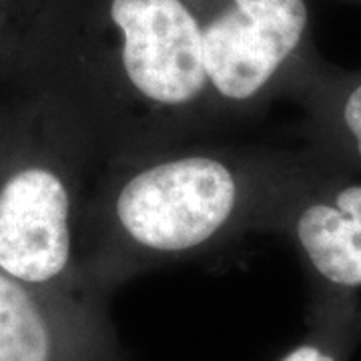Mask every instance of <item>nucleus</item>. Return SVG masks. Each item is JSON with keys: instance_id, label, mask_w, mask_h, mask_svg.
I'll use <instances>...</instances> for the list:
<instances>
[{"instance_id": "1", "label": "nucleus", "mask_w": 361, "mask_h": 361, "mask_svg": "<svg viewBox=\"0 0 361 361\" xmlns=\"http://www.w3.org/2000/svg\"><path fill=\"white\" fill-rule=\"evenodd\" d=\"M317 163L311 149L201 142L106 161L78 223L82 277L109 287L245 233H277Z\"/></svg>"}, {"instance_id": "2", "label": "nucleus", "mask_w": 361, "mask_h": 361, "mask_svg": "<svg viewBox=\"0 0 361 361\" xmlns=\"http://www.w3.org/2000/svg\"><path fill=\"white\" fill-rule=\"evenodd\" d=\"M51 39L106 161L219 129L203 37L187 0H68Z\"/></svg>"}, {"instance_id": "3", "label": "nucleus", "mask_w": 361, "mask_h": 361, "mask_svg": "<svg viewBox=\"0 0 361 361\" xmlns=\"http://www.w3.org/2000/svg\"><path fill=\"white\" fill-rule=\"evenodd\" d=\"M8 153L0 163V271L30 287H63L82 277V177L94 161L104 163L101 145L77 104L51 142Z\"/></svg>"}, {"instance_id": "4", "label": "nucleus", "mask_w": 361, "mask_h": 361, "mask_svg": "<svg viewBox=\"0 0 361 361\" xmlns=\"http://www.w3.org/2000/svg\"><path fill=\"white\" fill-rule=\"evenodd\" d=\"M203 37L217 127L253 118L303 89L325 63L307 0H187Z\"/></svg>"}, {"instance_id": "5", "label": "nucleus", "mask_w": 361, "mask_h": 361, "mask_svg": "<svg viewBox=\"0 0 361 361\" xmlns=\"http://www.w3.org/2000/svg\"><path fill=\"white\" fill-rule=\"evenodd\" d=\"M319 163L291 199L277 233L287 235L325 283L361 287V180Z\"/></svg>"}, {"instance_id": "6", "label": "nucleus", "mask_w": 361, "mask_h": 361, "mask_svg": "<svg viewBox=\"0 0 361 361\" xmlns=\"http://www.w3.org/2000/svg\"><path fill=\"white\" fill-rule=\"evenodd\" d=\"M295 99L305 109L311 151L336 167L361 173V73L323 66Z\"/></svg>"}, {"instance_id": "7", "label": "nucleus", "mask_w": 361, "mask_h": 361, "mask_svg": "<svg viewBox=\"0 0 361 361\" xmlns=\"http://www.w3.org/2000/svg\"><path fill=\"white\" fill-rule=\"evenodd\" d=\"M37 291L0 271V361L61 357V331Z\"/></svg>"}, {"instance_id": "8", "label": "nucleus", "mask_w": 361, "mask_h": 361, "mask_svg": "<svg viewBox=\"0 0 361 361\" xmlns=\"http://www.w3.org/2000/svg\"><path fill=\"white\" fill-rule=\"evenodd\" d=\"M281 361H337V357L319 343H303L287 353Z\"/></svg>"}, {"instance_id": "9", "label": "nucleus", "mask_w": 361, "mask_h": 361, "mask_svg": "<svg viewBox=\"0 0 361 361\" xmlns=\"http://www.w3.org/2000/svg\"><path fill=\"white\" fill-rule=\"evenodd\" d=\"M23 0H0V37L6 30V18L16 14V8Z\"/></svg>"}, {"instance_id": "10", "label": "nucleus", "mask_w": 361, "mask_h": 361, "mask_svg": "<svg viewBox=\"0 0 361 361\" xmlns=\"http://www.w3.org/2000/svg\"><path fill=\"white\" fill-rule=\"evenodd\" d=\"M353 2H361V0H353Z\"/></svg>"}]
</instances>
